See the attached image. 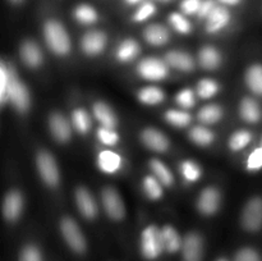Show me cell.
Instances as JSON below:
<instances>
[{
  "mask_svg": "<svg viewBox=\"0 0 262 261\" xmlns=\"http://www.w3.org/2000/svg\"><path fill=\"white\" fill-rule=\"evenodd\" d=\"M8 81L4 92H2V101L5 102L8 99L19 112H25L30 106V95L22 82L18 81L17 76L10 68H7Z\"/></svg>",
  "mask_w": 262,
  "mask_h": 261,
  "instance_id": "obj_1",
  "label": "cell"
},
{
  "mask_svg": "<svg viewBox=\"0 0 262 261\" xmlns=\"http://www.w3.org/2000/svg\"><path fill=\"white\" fill-rule=\"evenodd\" d=\"M46 42L49 48L54 53L59 55H66L71 49V41H69L68 33L64 30L63 26L56 20H49L43 28Z\"/></svg>",
  "mask_w": 262,
  "mask_h": 261,
  "instance_id": "obj_2",
  "label": "cell"
},
{
  "mask_svg": "<svg viewBox=\"0 0 262 261\" xmlns=\"http://www.w3.org/2000/svg\"><path fill=\"white\" fill-rule=\"evenodd\" d=\"M165 251L163 235L159 228L150 225L146 228L141 235V252L147 260H156Z\"/></svg>",
  "mask_w": 262,
  "mask_h": 261,
  "instance_id": "obj_3",
  "label": "cell"
},
{
  "mask_svg": "<svg viewBox=\"0 0 262 261\" xmlns=\"http://www.w3.org/2000/svg\"><path fill=\"white\" fill-rule=\"evenodd\" d=\"M60 229L64 240L74 252L82 253L86 251V240L74 220L69 219V217L61 220Z\"/></svg>",
  "mask_w": 262,
  "mask_h": 261,
  "instance_id": "obj_4",
  "label": "cell"
},
{
  "mask_svg": "<svg viewBox=\"0 0 262 261\" xmlns=\"http://www.w3.org/2000/svg\"><path fill=\"white\" fill-rule=\"evenodd\" d=\"M242 225L250 232H257L262 228V199L255 197L246 205L242 214Z\"/></svg>",
  "mask_w": 262,
  "mask_h": 261,
  "instance_id": "obj_5",
  "label": "cell"
},
{
  "mask_svg": "<svg viewBox=\"0 0 262 261\" xmlns=\"http://www.w3.org/2000/svg\"><path fill=\"white\" fill-rule=\"evenodd\" d=\"M183 261H202L204 257V241L197 233H189L182 243Z\"/></svg>",
  "mask_w": 262,
  "mask_h": 261,
  "instance_id": "obj_6",
  "label": "cell"
},
{
  "mask_svg": "<svg viewBox=\"0 0 262 261\" xmlns=\"http://www.w3.org/2000/svg\"><path fill=\"white\" fill-rule=\"evenodd\" d=\"M37 168L41 177L49 186H56L59 182V170L55 160L48 153H40L37 156Z\"/></svg>",
  "mask_w": 262,
  "mask_h": 261,
  "instance_id": "obj_7",
  "label": "cell"
},
{
  "mask_svg": "<svg viewBox=\"0 0 262 261\" xmlns=\"http://www.w3.org/2000/svg\"><path fill=\"white\" fill-rule=\"evenodd\" d=\"M138 72L141 76L151 81H159L166 77L168 74V67L164 61L156 58H147L142 60L138 66Z\"/></svg>",
  "mask_w": 262,
  "mask_h": 261,
  "instance_id": "obj_8",
  "label": "cell"
},
{
  "mask_svg": "<svg viewBox=\"0 0 262 261\" xmlns=\"http://www.w3.org/2000/svg\"><path fill=\"white\" fill-rule=\"evenodd\" d=\"M102 204L107 215L114 220H120L124 216V205L118 192L113 188H105L101 194Z\"/></svg>",
  "mask_w": 262,
  "mask_h": 261,
  "instance_id": "obj_9",
  "label": "cell"
},
{
  "mask_svg": "<svg viewBox=\"0 0 262 261\" xmlns=\"http://www.w3.org/2000/svg\"><path fill=\"white\" fill-rule=\"evenodd\" d=\"M106 44V36L99 31H91V32L86 33L82 38V49L89 55H96V54L101 53L102 49L105 48Z\"/></svg>",
  "mask_w": 262,
  "mask_h": 261,
  "instance_id": "obj_10",
  "label": "cell"
},
{
  "mask_svg": "<svg viewBox=\"0 0 262 261\" xmlns=\"http://www.w3.org/2000/svg\"><path fill=\"white\" fill-rule=\"evenodd\" d=\"M220 204V194L215 188H206L202 191L199 199V210L205 215L214 214Z\"/></svg>",
  "mask_w": 262,
  "mask_h": 261,
  "instance_id": "obj_11",
  "label": "cell"
},
{
  "mask_svg": "<svg viewBox=\"0 0 262 261\" xmlns=\"http://www.w3.org/2000/svg\"><path fill=\"white\" fill-rule=\"evenodd\" d=\"M76 201L78 205L79 211L82 212V215L89 219L96 216L97 214V206L95 200L92 199V196L90 194V192L84 188H78L76 192Z\"/></svg>",
  "mask_w": 262,
  "mask_h": 261,
  "instance_id": "obj_12",
  "label": "cell"
},
{
  "mask_svg": "<svg viewBox=\"0 0 262 261\" xmlns=\"http://www.w3.org/2000/svg\"><path fill=\"white\" fill-rule=\"evenodd\" d=\"M3 211H4L5 219L10 220V222L17 219L22 211V196L15 191L9 192L4 200Z\"/></svg>",
  "mask_w": 262,
  "mask_h": 261,
  "instance_id": "obj_13",
  "label": "cell"
},
{
  "mask_svg": "<svg viewBox=\"0 0 262 261\" xmlns=\"http://www.w3.org/2000/svg\"><path fill=\"white\" fill-rule=\"evenodd\" d=\"M142 141L147 147H150L154 151H165L169 147L168 138L163 133H160L156 129H152V128L143 130Z\"/></svg>",
  "mask_w": 262,
  "mask_h": 261,
  "instance_id": "obj_14",
  "label": "cell"
},
{
  "mask_svg": "<svg viewBox=\"0 0 262 261\" xmlns=\"http://www.w3.org/2000/svg\"><path fill=\"white\" fill-rule=\"evenodd\" d=\"M230 14L224 7H216L212 10L211 14L207 17V31L216 32L229 23Z\"/></svg>",
  "mask_w": 262,
  "mask_h": 261,
  "instance_id": "obj_15",
  "label": "cell"
},
{
  "mask_svg": "<svg viewBox=\"0 0 262 261\" xmlns=\"http://www.w3.org/2000/svg\"><path fill=\"white\" fill-rule=\"evenodd\" d=\"M50 129L53 132L54 137L56 140L64 141L68 140L71 137V127H69L68 122L66 120V118L60 114H53L50 117Z\"/></svg>",
  "mask_w": 262,
  "mask_h": 261,
  "instance_id": "obj_16",
  "label": "cell"
},
{
  "mask_svg": "<svg viewBox=\"0 0 262 261\" xmlns=\"http://www.w3.org/2000/svg\"><path fill=\"white\" fill-rule=\"evenodd\" d=\"M20 56L28 67H37L42 61V54H41L38 46L32 41H26L23 44L20 48Z\"/></svg>",
  "mask_w": 262,
  "mask_h": 261,
  "instance_id": "obj_17",
  "label": "cell"
},
{
  "mask_svg": "<svg viewBox=\"0 0 262 261\" xmlns=\"http://www.w3.org/2000/svg\"><path fill=\"white\" fill-rule=\"evenodd\" d=\"M161 235H163V242L165 251L174 253L177 251L182 250V243H183V241L181 240L178 232L173 227H170V225L164 227L161 229Z\"/></svg>",
  "mask_w": 262,
  "mask_h": 261,
  "instance_id": "obj_18",
  "label": "cell"
},
{
  "mask_svg": "<svg viewBox=\"0 0 262 261\" xmlns=\"http://www.w3.org/2000/svg\"><path fill=\"white\" fill-rule=\"evenodd\" d=\"M241 115L243 119L248 123H256L261 119L262 112L261 107L255 100L245 99L241 104Z\"/></svg>",
  "mask_w": 262,
  "mask_h": 261,
  "instance_id": "obj_19",
  "label": "cell"
},
{
  "mask_svg": "<svg viewBox=\"0 0 262 261\" xmlns=\"http://www.w3.org/2000/svg\"><path fill=\"white\" fill-rule=\"evenodd\" d=\"M94 113L97 120L102 124V127L114 128L117 124V118H115L114 113L104 102H96L94 106Z\"/></svg>",
  "mask_w": 262,
  "mask_h": 261,
  "instance_id": "obj_20",
  "label": "cell"
},
{
  "mask_svg": "<svg viewBox=\"0 0 262 261\" xmlns=\"http://www.w3.org/2000/svg\"><path fill=\"white\" fill-rule=\"evenodd\" d=\"M145 38L151 45H163L169 40V32L163 26H148L145 31Z\"/></svg>",
  "mask_w": 262,
  "mask_h": 261,
  "instance_id": "obj_21",
  "label": "cell"
},
{
  "mask_svg": "<svg viewBox=\"0 0 262 261\" xmlns=\"http://www.w3.org/2000/svg\"><path fill=\"white\" fill-rule=\"evenodd\" d=\"M99 166L105 173H114L120 166V158L113 151H102L99 156Z\"/></svg>",
  "mask_w": 262,
  "mask_h": 261,
  "instance_id": "obj_22",
  "label": "cell"
},
{
  "mask_svg": "<svg viewBox=\"0 0 262 261\" xmlns=\"http://www.w3.org/2000/svg\"><path fill=\"white\" fill-rule=\"evenodd\" d=\"M246 82L256 95H262V66L255 64L246 73Z\"/></svg>",
  "mask_w": 262,
  "mask_h": 261,
  "instance_id": "obj_23",
  "label": "cell"
},
{
  "mask_svg": "<svg viewBox=\"0 0 262 261\" xmlns=\"http://www.w3.org/2000/svg\"><path fill=\"white\" fill-rule=\"evenodd\" d=\"M166 63L170 64L171 67L182 69V71H191L193 68V60L189 55L179 51H171L166 55Z\"/></svg>",
  "mask_w": 262,
  "mask_h": 261,
  "instance_id": "obj_24",
  "label": "cell"
},
{
  "mask_svg": "<svg viewBox=\"0 0 262 261\" xmlns=\"http://www.w3.org/2000/svg\"><path fill=\"white\" fill-rule=\"evenodd\" d=\"M220 54L214 48H204L200 51V63L206 69H215L220 64Z\"/></svg>",
  "mask_w": 262,
  "mask_h": 261,
  "instance_id": "obj_25",
  "label": "cell"
},
{
  "mask_svg": "<svg viewBox=\"0 0 262 261\" xmlns=\"http://www.w3.org/2000/svg\"><path fill=\"white\" fill-rule=\"evenodd\" d=\"M138 53H140V46H138V44L133 40H125L124 42L120 44L119 49L117 51V55L119 58V60L129 61L133 58H136Z\"/></svg>",
  "mask_w": 262,
  "mask_h": 261,
  "instance_id": "obj_26",
  "label": "cell"
},
{
  "mask_svg": "<svg viewBox=\"0 0 262 261\" xmlns=\"http://www.w3.org/2000/svg\"><path fill=\"white\" fill-rule=\"evenodd\" d=\"M140 100L145 104H159L164 100V94L160 89L158 87H146V89H142L140 91V95H138Z\"/></svg>",
  "mask_w": 262,
  "mask_h": 261,
  "instance_id": "obj_27",
  "label": "cell"
},
{
  "mask_svg": "<svg viewBox=\"0 0 262 261\" xmlns=\"http://www.w3.org/2000/svg\"><path fill=\"white\" fill-rule=\"evenodd\" d=\"M74 17L77 18V20H79L81 23L84 25H90V23H94L97 20V13L90 5H79L74 10Z\"/></svg>",
  "mask_w": 262,
  "mask_h": 261,
  "instance_id": "obj_28",
  "label": "cell"
},
{
  "mask_svg": "<svg viewBox=\"0 0 262 261\" xmlns=\"http://www.w3.org/2000/svg\"><path fill=\"white\" fill-rule=\"evenodd\" d=\"M150 166L154 173H155V176L160 179L161 183L165 184V186H170L171 182H173V176H171L170 170L161 161L151 160Z\"/></svg>",
  "mask_w": 262,
  "mask_h": 261,
  "instance_id": "obj_29",
  "label": "cell"
},
{
  "mask_svg": "<svg viewBox=\"0 0 262 261\" xmlns=\"http://www.w3.org/2000/svg\"><path fill=\"white\" fill-rule=\"evenodd\" d=\"M223 112L216 105H207L202 107L199 113V119L202 123H215L222 118Z\"/></svg>",
  "mask_w": 262,
  "mask_h": 261,
  "instance_id": "obj_30",
  "label": "cell"
},
{
  "mask_svg": "<svg viewBox=\"0 0 262 261\" xmlns=\"http://www.w3.org/2000/svg\"><path fill=\"white\" fill-rule=\"evenodd\" d=\"M72 122H73V125L77 128V130H79L81 133H86L91 125L89 114L83 109L74 110L73 114H72Z\"/></svg>",
  "mask_w": 262,
  "mask_h": 261,
  "instance_id": "obj_31",
  "label": "cell"
},
{
  "mask_svg": "<svg viewBox=\"0 0 262 261\" xmlns=\"http://www.w3.org/2000/svg\"><path fill=\"white\" fill-rule=\"evenodd\" d=\"M189 136H191L192 141L202 146L210 145L214 140V135H212L211 130L206 129L204 127H194L189 133Z\"/></svg>",
  "mask_w": 262,
  "mask_h": 261,
  "instance_id": "obj_32",
  "label": "cell"
},
{
  "mask_svg": "<svg viewBox=\"0 0 262 261\" xmlns=\"http://www.w3.org/2000/svg\"><path fill=\"white\" fill-rule=\"evenodd\" d=\"M165 119L170 124L177 125V127H184L191 122V117L188 113L181 112V110H168L165 114Z\"/></svg>",
  "mask_w": 262,
  "mask_h": 261,
  "instance_id": "obj_33",
  "label": "cell"
},
{
  "mask_svg": "<svg viewBox=\"0 0 262 261\" xmlns=\"http://www.w3.org/2000/svg\"><path fill=\"white\" fill-rule=\"evenodd\" d=\"M251 140H252V135H251V132L242 129L232 136V138H230L229 141V146L230 148L234 151L241 150V148L246 147V146L251 142Z\"/></svg>",
  "mask_w": 262,
  "mask_h": 261,
  "instance_id": "obj_34",
  "label": "cell"
},
{
  "mask_svg": "<svg viewBox=\"0 0 262 261\" xmlns=\"http://www.w3.org/2000/svg\"><path fill=\"white\" fill-rule=\"evenodd\" d=\"M143 187H145L147 196L152 200L160 199L161 194H163L160 184H159V182L154 177H146L145 181H143Z\"/></svg>",
  "mask_w": 262,
  "mask_h": 261,
  "instance_id": "obj_35",
  "label": "cell"
},
{
  "mask_svg": "<svg viewBox=\"0 0 262 261\" xmlns=\"http://www.w3.org/2000/svg\"><path fill=\"white\" fill-rule=\"evenodd\" d=\"M197 91L202 99H209L217 92V83L212 79H202L199 83Z\"/></svg>",
  "mask_w": 262,
  "mask_h": 261,
  "instance_id": "obj_36",
  "label": "cell"
},
{
  "mask_svg": "<svg viewBox=\"0 0 262 261\" xmlns=\"http://www.w3.org/2000/svg\"><path fill=\"white\" fill-rule=\"evenodd\" d=\"M234 261H262V255L255 248L245 247L235 253Z\"/></svg>",
  "mask_w": 262,
  "mask_h": 261,
  "instance_id": "obj_37",
  "label": "cell"
},
{
  "mask_svg": "<svg viewBox=\"0 0 262 261\" xmlns=\"http://www.w3.org/2000/svg\"><path fill=\"white\" fill-rule=\"evenodd\" d=\"M97 136H99L100 141L106 146L117 145L118 141H119V136H118V133L115 130H113V128L101 127L99 129V132H97Z\"/></svg>",
  "mask_w": 262,
  "mask_h": 261,
  "instance_id": "obj_38",
  "label": "cell"
},
{
  "mask_svg": "<svg viewBox=\"0 0 262 261\" xmlns=\"http://www.w3.org/2000/svg\"><path fill=\"white\" fill-rule=\"evenodd\" d=\"M18 261H42V256L36 246L30 245L22 248Z\"/></svg>",
  "mask_w": 262,
  "mask_h": 261,
  "instance_id": "obj_39",
  "label": "cell"
},
{
  "mask_svg": "<svg viewBox=\"0 0 262 261\" xmlns=\"http://www.w3.org/2000/svg\"><path fill=\"white\" fill-rule=\"evenodd\" d=\"M182 173H183L184 178L188 181H196L201 176V169L193 161H184L182 164Z\"/></svg>",
  "mask_w": 262,
  "mask_h": 261,
  "instance_id": "obj_40",
  "label": "cell"
},
{
  "mask_svg": "<svg viewBox=\"0 0 262 261\" xmlns=\"http://www.w3.org/2000/svg\"><path fill=\"white\" fill-rule=\"evenodd\" d=\"M169 20H170L171 26L176 28L178 32L181 33H188L191 31V25H189L188 20L183 17L182 14H178V13H173V14L169 17Z\"/></svg>",
  "mask_w": 262,
  "mask_h": 261,
  "instance_id": "obj_41",
  "label": "cell"
},
{
  "mask_svg": "<svg viewBox=\"0 0 262 261\" xmlns=\"http://www.w3.org/2000/svg\"><path fill=\"white\" fill-rule=\"evenodd\" d=\"M177 102H178L181 106L189 109L194 105V94L192 90H183V91L179 92L177 95Z\"/></svg>",
  "mask_w": 262,
  "mask_h": 261,
  "instance_id": "obj_42",
  "label": "cell"
},
{
  "mask_svg": "<svg viewBox=\"0 0 262 261\" xmlns=\"http://www.w3.org/2000/svg\"><path fill=\"white\" fill-rule=\"evenodd\" d=\"M155 10L156 8L152 3H145V4L141 5L140 9L136 12L135 20H137V22H142V20L147 19L148 17H151V15L155 13Z\"/></svg>",
  "mask_w": 262,
  "mask_h": 261,
  "instance_id": "obj_43",
  "label": "cell"
},
{
  "mask_svg": "<svg viewBox=\"0 0 262 261\" xmlns=\"http://www.w3.org/2000/svg\"><path fill=\"white\" fill-rule=\"evenodd\" d=\"M247 166L250 170H256V169L262 168V146L251 154L250 158H248Z\"/></svg>",
  "mask_w": 262,
  "mask_h": 261,
  "instance_id": "obj_44",
  "label": "cell"
},
{
  "mask_svg": "<svg viewBox=\"0 0 262 261\" xmlns=\"http://www.w3.org/2000/svg\"><path fill=\"white\" fill-rule=\"evenodd\" d=\"M201 4L202 0H184L182 3V10L186 14H194V13H199Z\"/></svg>",
  "mask_w": 262,
  "mask_h": 261,
  "instance_id": "obj_45",
  "label": "cell"
},
{
  "mask_svg": "<svg viewBox=\"0 0 262 261\" xmlns=\"http://www.w3.org/2000/svg\"><path fill=\"white\" fill-rule=\"evenodd\" d=\"M215 8H216V5H215L214 0H204L197 14H199V17L201 18H207L210 14H211L212 10H214Z\"/></svg>",
  "mask_w": 262,
  "mask_h": 261,
  "instance_id": "obj_46",
  "label": "cell"
},
{
  "mask_svg": "<svg viewBox=\"0 0 262 261\" xmlns=\"http://www.w3.org/2000/svg\"><path fill=\"white\" fill-rule=\"evenodd\" d=\"M220 2L224 3V4H228V5H235V4H238L241 0H220Z\"/></svg>",
  "mask_w": 262,
  "mask_h": 261,
  "instance_id": "obj_47",
  "label": "cell"
},
{
  "mask_svg": "<svg viewBox=\"0 0 262 261\" xmlns=\"http://www.w3.org/2000/svg\"><path fill=\"white\" fill-rule=\"evenodd\" d=\"M125 2H127L128 4H136V3L141 2V0H125Z\"/></svg>",
  "mask_w": 262,
  "mask_h": 261,
  "instance_id": "obj_48",
  "label": "cell"
},
{
  "mask_svg": "<svg viewBox=\"0 0 262 261\" xmlns=\"http://www.w3.org/2000/svg\"><path fill=\"white\" fill-rule=\"evenodd\" d=\"M216 261H228L227 258H219V260H216Z\"/></svg>",
  "mask_w": 262,
  "mask_h": 261,
  "instance_id": "obj_49",
  "label": "cell"
},
{
  "mask_svg": "<svg viewBox=\"0 0 262 261\" xmlns=\"http://www.w3.org/2000/svg\"><path fill=\"white\" fill-rule=\"evenodd\" d=\"M12 2H14V3H19V2H22V0H12Z\"/></svg>",
  "mask_w": 262,
  "mask_h": 261,
  "instance_id": "obj_50",
  "label": "cell"
},
{
  "mask_svg": "<svg viewBox=\"0 0 262 261\" xmlns=\"http://www.w3.org/2000/svg\"><path fill=\"white\" fill-rule=\"evenodd\" d=\"M164 2H169V0H164Z\"/></svg>",
  "mask_w": 262,
  "mask_h": 261,
  "instance_id": "obj_51",
  "label": "cell"
},
{
  "mask_svg": "<svg viewBox=\"0 0 262 261\" xmlns=\"http://www.w3.org/2000/svg\"><path fill=\"white\" fill-rule=\"evenodd\" d=\"M261 146H262V138H261Z\"/></svg>",
  "mask_w": 262,
  "mask_h": 261,
  "instance_id": "obj_52",
  "label": "cell"
}]
</instances>
